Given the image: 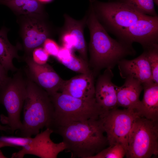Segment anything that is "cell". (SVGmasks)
<instances>
[{
	"mask_svg": "<svg viewBox=\"0 0 158 158\" xmlns=\"http://www.w3.org/2000/svg\"><path fill=\"white\" fill-rule=\"evenodd\" d=\"M90 32L89 67L95 77L103 69H112L121 60L136 54L132 44L111 38L92 6L88 20Z\"/></svg>",
	"mask_w": 158,
	"mask_h": 158,
	"instance_id": "6da1fadb",
	"label": "cell"
},
{
	"mask_svg": "<svg viewBox=\"0 0 158 158\" xmlns=\"http://www.w3.org/2000/svg\"><path fill=\"white\" fill-rule=\"evenodd\" d=\"M52 130L62 137L65 150L72 158H91L109 145L100 118L72 122Z\"/></svg>",
	"mask_w": 158,
	"mask_h": 158,
	"instance_id": "7a4b0ae2",
	"label": "cell"
},
{
	"mask_svg": "<svg viewBox=\"0 0 158 158\" xmlns=\"http://www.w3.org/2000/svg\"><path fill=\"white\" fill-rule=\"evenodd\" d=\"M28 78L27 93L23 107L22 127L18 130L20 135L23 137L36 135L44 127L49 128L54 114V107L50 96Z\"/></svg>",
	"mask_w": 158,
	"mask_h": 158,
	"instance_id": "3957f363",
	"label": "cell"
},
{
	"mask_svg": "<svg viewBox=\"0 0 158 158\" xmlns=\"http://www.w3.org/2000/svg\"><path fill=\"white\" fill-rule=\"evenodd\" d=\"M50 96L54 107L53 121L49 128L52 130L73 122L98 119L105 112L95 97L83 99L59 92Z\"/></svg>",
	"mask_w": 158,
	"mask_h": 158,
	"instance_id": "277c9868",
	"label": "cell"
},
{
	"mask_svg": "<svg viewBox=\"0 0 158 158\" xmlns=\"http://www.w3.org/2000/svg\"><path fill=\"white\" fill-rule=\"evenodd\" d=\"M28 79L18 70L0 88V103L7 113V116L1 115L0 120L10 128L12 133L22 127L20 115L26 96Z\"/></svg>",
	"mask_w": 158,
	"mask_h": 158,
	"instance_id": "5b68a950",
	"label": "cell"
},
{
	"mask_svg": "<svg viewBox=\"0 0 158 158\" xmlns=\"http://www.w3.org/2000/svg\"><path fill=\"white\" fill-rule=\"evenodd\" d=\"M92 7L97 19L108 32L116 36L146 15L118 0L96 1Z\"/></svg>",
	"mask_w": 158,
	"mask_h": 158,
	"instance_id": "8992f818",
	"label": "cell"
},
{
	"mask_svg": "<svg viewBox=\"0 0 158 158\" xmlns=\"http://www.w3.org/2000/svg\"><path fill=\"white\" fill-rule=\"evenodd\" d=\"M158 154V122L138 116L130 132L126 156L150 158Z\"/></svg>",
	"mask_w": 158,
	"mask_h": 158,
	"instance_id": "52a82bcc",
	"label": "cell"
},
{
	"mask_svg": "<svg viewBox=\"0 0 158 158\" xmlns=\"http://www.w3.org/2000/svg\"><path fill=\"white\" fill-rule=\"evenodd\" d=\"M139 116L133 109H117L105 112L100 116L109 145L119 144L126 150L128 135L135 119Z\"/></svg>",
	"mask_w": 158,
	"mask_h": 158,
	"instance_id": "ba28073f",
	"label": "cell"
},
{
	"mask_svg": "<svg viewBox=\"0 0 158 158\" xmlns=\"http://www.w3.org/2000/svg\"><path fill=\"white\" fill-rule=\"evenodd\" d=\"M116 37L129 44L138 43L143 49L158 43V16L146 15Z\"/></svg>",
	"mask_w": 158,
	"mask_h": 158,
	"instance_id": "9c48e42d",
	"label": "cell"
},
{
	"mask_svg": "<svg viewBox=\"0 0 158 158\" xmlns=\"http://www.w3.org/2000/svg\"><path fill=\"white\" fill-rule=\"evenodd\" d=\"M40 14L23 15L20 21V33L25 56L31 57L33 50L43 44L48 32Z\"/></svg>",
	"mask_w": 158,
	"mask_h": 158,
	"instance_id": "30bf717a",
	"label": "cell"
},
{
	"mask_svg": "<svg viewBox=\"0 0 158 158\" xmlns=\"http://www.w3.org/2000/svg\"><path fill=\"white\" fill-rule=\"evenodd\" d=\"M25 73L31 80L45 90L49 96L60 91L64 81L53 68L47 63H35L31 57L25 56Z\"/></svg>",
	"mask_w": 158,
	"mask_h": 158,
	"instance_id": "8fae6325",
	"label": "cell"
},
{
	"mask_svg": "<svg viewBox=\"0 0 158 158\" xmlns=\"http://www.w3.org/2000/svg\"><path fill=\"white\" fill-rule=\"evenodd\" d=\"M53 131L49 128L31 138L30 143L22 149L13 153L11 158H22L26 154L33 155L42 158H56L60 152L65 150V144L62 141L58 143L50 138Z\"/></svg>",
	"mask_w": 158,
	"mask_h": 158,
	"instance_id": "7c38bea8",
	"label": "cell"
},
{
	"mask_svg": "<svg viewBox=\"0 0 158 158\" xmlns=\"http://www.w3.org/2000/svg\"><path fill=\"white\" fill-rule=\"evenodd\" d=\"M114 75L112 69H105L98 76L95 85V98L105 112L117 106L116 85L112 82Z\"/></svg>",
	"mask_w": 158,
	"mask_h": 158,
	"instance_id": "4fadbf2b",
	"label": "cell"
},
{
	"mask_svg": "<svg viewBox=\"0 0 158 158\" xmlns=\"http://www.w3.org/2000/svg\"><path fill=\"white\" fill-rule=\"evenodd\" d=\"M117 65L120 75L123 78H132L142 84L153 81L150 66L144 51L134 59L121 60Z\"/></svg>",
	"mask_w": 158,
	"mask_h": 158,
	"instance_id": "5bb4252c",
	"label": "cell"
},
{
	"mask_svg": "<svg viewBox=\"0 0 158 158\" xmlns=\"http://www.w3.org/2000/svg\"><path fill=\"white\" fill-rule=\"evenodd\" d=\"M95 76L93 73L80 74L65 80L60 92L83 99L95 97Z\"/></svg>",
	"mask_w": 158,
	"mask_h": 158,
	"instance_id": "9a60e30c",
	"label": "cell"
},
{
	"mask_svg": "<svg viewBox=\"0 0 158 158\" xmlns=\"http://www.w3.org/2000/svg\"><path fill=\"white\" fill-rule=\"evenodd\" d=\"M143 98L135 109L140 116L158 120V84L153 81L142 84Z\"/></svg>",
	"mask_w": 158,
	"mask_h": 158,
	"instance_id": "2e32d148",
	"label": "cell"
},
{
	"mask_svg": "<svg viewBox=\"0 0 158 158\" xmlns=\"http://www.w3.org/2000/svg\"><path fill=\"white\" fill-rule=\"evenodd\" d=\"M116 90L117 106L135 110L140 101V94L143 90L142 84L133 78L125 79L121 86H116Z\"/></svg>",
	"mask_w": 158,
	"mask_h": 158,
	"instance_id": "e0dca14e",
	"label": "cell"
},
{
	"mask_svg": "<svg viewBox=\"0 0 158 158\" xmlns=\"http://www.w3.org/2000/svg\"><path fill=\"white\" fill-rule=\"evenodd\" d=\"M8 29L3 27L0 30V63L8 72L17 70L13 63L14 59H19L17 48L9 41L7 36Z\"/></svg>",
	"mask_w": 158,
	"mask_h": 158,
	"instance_id": "ac0fdd59",
	"label": "cell"
},
{
	"mask_svg": "<svg viewBox=\"0 0 158 158\" xmlns=\"http://www.w3.org/2000/svg\"><path fill=\"white\" fill-rule=\"evenodd\" d=\"M65 18L66 32L72 36L75 41L74 49L78 52L82 59L88 63L82 24L68 16H66Z\"/></svg>",
	"mask_w": 158,
	"mask_h": 158,
	"instance_id": "d6986e66",
	"label": "cell"
},
{
	"mask_svg": "<svg viewBox=\"0 0 158 158\" xmlns=\"http://www.w3.org/2000/svg\"><path fill=\"white\" fill-rule=\"evenodd\" d=\"M20 15L42 14L43 6L38 0H7L0 2Z\"/></svg>",
	"mask_w": 158,
	"mask_h": 158,
	"instance_id": "ffe728a7",
	"label": "cell"
},
{
	"mask_svg": "<svg viewBox=\"0 0 158 158\" xmlns=\"http://www.w3.org/2000/svg\"><path fill=\"white\" fill-rule=\"evenodd\" d=\"M131 6L140 13L147 15L158 16L154 0H118Z\"/></svg>",
	"mask_w": 158,
	"mask_h": 158,
	"instance_id": "44dd1931",
	"label": "cell"
},
{
	"mask_svg": "<svg viewBox=\"0 0 158 158\" xmlns=\"http://www.w3.org/2000/svg\"><path fill=\"white\" fill-rule=\"evenodd\" d=\"M61 63L69 69L80 74L93 73L88 63L81 58L76 57L73 54Z\"/></svg>",
	"mask_w": 158,
	"mask_h": 158,
	"instance_id": "7402d4cb",
	"label": "cell"
},
{
	"mask_svg": "<svg viewBox=\"0 0 158 158\" xmlns=\"http://www.w3.org/2000/svg\"><path fill=\"white\" fill-rule=\"evenodd\" d=\"M143 49L150 66L152 80L158 84V43Z\"/></svg>",
	"mask_w": 158,
	"mask_h": 158,
	"instance_id": "603a6c76",
	"label": "cell"
},
{
	"mask_svg": "<svg viewBox=\"0 0 158 158\" xmlns=\"http://www.w3.org/2000/svg\"><path fill=\"white\" fill-rule=\"evenodd\" d=\"M126 150L119 144L109 145L91 158H123L126 155Z\"/></svg>",
	"mask_w": 158,
	"mask_h": 158,
	"instance_id": "cb8c5ba5",
	"label": "cell"
},
{
	"mask_svg": "<svg viewBox=\"0 0 158 158\" xmlns=\"http://www.w3.org/2000/svg\"><path fill=\"white\" fill-rule=\"evenodd\" d=\"M31 137H17L2 136L0 137V140L4 142L13 145L14 147L17 146L23 147L29 144L30 141Z\"/></svg>",
	"mask_w": 158,
	"mask_h": 158,
	"instance_id": "d4e9b609",
	"label": "cell"
},
{
	"mask_svg": "<svg viewBox=\"0 0 158 158\" xmlns=\"http://www.w3.org/2000/svg\"><path fill=\"white\" fill-rule=\"evenodd\" d=\"M49 55L43 48L39 47L33 50L31 57L35 63L42 65L47 63Z\"/></svg>",
	"mask_w": 158,
	"mask_h": 158,
	"instance_id": "484cf974",
	"label": "cell"
},
{
	"mask_svg": "<svg viewBox=\"0 0 158 158\" xmlns=\"http://www.w3.org/2000/svg\"><path fill=\"white\" fill-rule=\"evenodd\" d=\"M43 44V49L49 55L56 57L60 47L55 41L47 38Z\"/></svg>",
	"mask_w": 158,
	"mask_h": 158,
	"instance_id": "4316f807",
	"label": "cell"
},
{
	"mask_svg": "<svg viewBox=\"0 0 158 158\" xmlns=\"http://www.w3.org/2000/svg\"><path fill=\"white\" fill-rule=\"evenodd\" d=\"M62 41L63 47L71 50L74 49L75 41L72 36L66 32L63 36Z\"/></svg>",
	"mask_w": 158,
	"mask_h": 158,
	"instance_id": "83f0119b",
	"label": "cell"
},
{
	"mask_svg": "<svg viewBox=\"0 0 158 158\" xmlns=\"http://www.w3.org/2000/svg\"><path fill=\"white\" fill-rule=\"evenodd\" d=\"M72 54L71 50L63 47L60 48L56 57L61 63L62 61L67 59Z\"/></svg>",
	"mask_w": 158,
	"mask_h": 158,
	"instance_id": "f1b7e54d",
	"label": "cell"
},
{
	"mask_svg": "<svg viewBox=\"0 0 158 158\" xmlns=\"http://www.w3.org/2000/svg\"><path fill=\"white\" fill-rule=\"evenodd\" d=\"M8 72L0 63V88L4 84L9 77L8 76Z\"/></svg>",
	"mask_w": 158,
	"mask_h": 158,
	"instance_id": "f546056e",
	"label": "cell"
},
{
	"mask_svg": "<svg viewBox=\"0 0 158 158\" xmlns=\"http://www.w3.org/2000/svg\"><path fill=\"white\" fill-rule=\"evenodd\" d=\"M8 146L14 147L13 145L11 144L0 140V148L5 147Z\"/></svg>",
	"mask_w": 158,
	"mask_h": 158,
	"instance_id": "4dcf8cb0",
	"label": "cell"
},
{
	"mask_svg": "<svg viewBox=\"0 0 158 158\" xmlns=\"http://www.w3.org/2000/svg\"><path fill=\"white\" fill-rule=\"evenodd\" d=\"M0 130L5 131H10V129L7 125L6 126H4L0 124Z\"/></svg>",
	"mask_w": 158,
	"mask_h": 158,
	"instance_id": "1f68e13d",
	"label": "cell"
},
{
	"mask_svg": "<svg viewBox=\"0 0 158 158\" xmlns=\"http://www.w3.org/2000/svg\"><path fill=\"white\" fill-rule=\"evenodd\" d=\"M39 1L41 2V3H47L49 2L52 0H38Z\"/></svg>",
	"mask_w": 158,
	"mask_h": 158,
	"instance_id": "d6a6232c",
	"label": "cell"
},
{
	"mask_svg": "<svg viewBox=\"0 0 158 158\" xmlns=\"http://www.w3.org/2000/svg\"><path fill=\"white\" fill-rule=\"evenodd\" d=\"M0 158H6L3 154L1 151L0 150Z\"/></svg>",
	"mask_w": 158,
	"mask_h": 158,
	"instance_id": "836d02e7",
	"label": "cell"
},
{
	"mask_svg": "<svg viewBox=\"0 0 158 158\" xmlns=\"http://www.w3.org/2000/svg\"><path fill=\"white\" fill-rule=\"evenodd\" d=\"M6 0H0V2L2 1H6Z\"/></svg>",
	"mask_w": 158,
	"mask_h": 158,
	"instance_id": "e575fe53",
	"label": "cell"
}]
</instances>
